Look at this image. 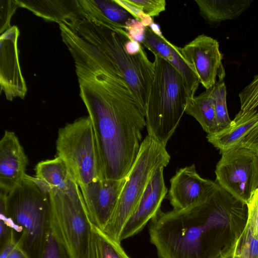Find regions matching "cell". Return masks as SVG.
Segmentation results:
<instances>
[{
  "mask_svg": "<svg viewBox=\"0 0 258 258\" xmlns=\"http://www.w3.org/2000/svg\"><path fill=\"white\" fill-rule=\"evenodd\" d=\"M28 159L14 132L6 131L0 141V190L8 194L23 180Z\"/></svg>",
  "mask_w": 258,
  "mask_h": 258,
  "instance_id": "obj_15",
  "label": "cell"
},
{
  "mask_svg": "<svg viewBox=\"0 0 258 258\" xmlns=\"http://www.w3.org/2000/svg\"><path fill=\"white\" fill-rule=\"evenodd\" d=\"M39 258H71L69 252L51 231L48 233Z\"/></svg>",
  "mask_w": 258,
  "mask_h": 258,
  "instance_id": "obj_28",
  "label": "cell"
},
{
  "mask_svg": "<svg viewBox=\"0 0 258 258\" xmlns=\"http://www.w3.org/2000/svg\"><path fill=\"white\" fill-rule=\"evenodd\" d=\"M125 179H100L81 191L92 223L102 230L113 212Z\"/></svg>",
  "mask_w": 258,
  "mask_h": 258,
  "instance_id": "obj_14",
  "label": "cell"
},
{
  "mask_svg": "<svg viewBox=\"0 0 258 258\" xmlns=\"http://www.w3.org/2000/svg\"><path fill=\"white\" fill-rule=\"evenodd\" d=\"M155 74L145 111L148 135L166 146L185 112L183 79L169 62L154 54Z\"/></svg>",
  "mask_w": 258,
  "mask_h": 258,
  "instance_id": "obj_4",
  "label": "cell"
},
{
  "mask_svg": "<svg viewBox=\"0 0 258 258\" xmlns=\"http://www.w3.org/2000/svg\"><path fill=\"white\" fill-rule=\"evenodd\" d=\"M143 48L140 43L132 39L127 40L125 43V49L126 52L132 55L137 54Z\"/></svg>",
  "mask_w": 258,
  "mask_h": 258,
  "instance_id": "obj_36",
  "label": "cell"
},
{
  "mask_svg": "<svg viewBox=\"0 0 258 258\" xmlns=\"http://www.w3.org/2000/svg\"><path fill=\"white\" fill-rule=\"evenodd\" d=\"M6 206L15 225L14 231L21 234L18 244L29 258H39L51 230L49 195L44 194L31 176L26 174L22 182L8 194Z\"/></svg>",
  "mask_w": 258,
  "mask_h": 258,
  "instance_id": "obj_5",
  "label": "cell"
},
{
  "mask_svg": "<svg viewBox=\"0 0 258 258\" xmlns=\"http://www.w3.org/2000/svg\"><path fill=\"white\" fill-rule=\"evenodd\" d=\"M109 58L119 69L136 97L146 107L154 80L153 62L143 48L137 54L128 53L125 43L131 39L124 29L107 27L82 18L67 26Z\"/></svg>",
  "mask_w": 258,
  "mask_h": 258,
  "instance_id": "obj_3",
  "label": "cell"
},
{
  "mask_svg": "<svg viewBox=\"0 0 258 258\" xmlns=\"http://www.w3.org/2000/svg\"><path fill=\"white\" fill-rule=\"evenodd\" d=\"M163 169V167L159 168L152 174L135 210L122 229L120 241L140 232L160 211L161 203L168 191Z\"/></svg>",
  "mask_w": 258,
  "mask_h": 258,
  "instance_id": "obj_13",
  "label": "cell"
},
{
  "mask_svg": "<svg viewBox=\"0 0 258 258\" xmlns=\"http://www.w3.org/2000/svg\"><path fill=\"white\" fill-rule=\"evenodd\" d=\"M233 245L245 258H258V240L251 235L245 224Z\"/></svg>",
  "mask_w": 258,
  "mask_h": 258,
  "instance_id": "obj_25",
  "label": "cell"
},
{
  "mask_svg": "<svg viewBox=\"0 0 258 258\" xmlns=\"http://www.w3.org/2000/svg\"><path fill=\"white\" fill-rule=\"evenodd\" d=\"M48 195L52 232L71 258H87L92 223L76 181L67 191Z\"/></svg>",
  "mask_w": 258,
  "mask_h": 258,
  "instance_id": "obj_7",
  "label": "cell"
},
{
  "mask_svg": "<svg viewBox=\"0 0 258 258\" xmlns=\"http://www.w3.org/2000/svg\"><path fill=\"white\" fill-rule=\"evenodd\" d=\"M221 154L215 170V182L246 204L258 188L257 154L246 148L236 147Z\"/></svg>",
  "mask_w": 258,
  "mask_h": 258,
  "instance_id": "obj_9",
  "label": "cell"
},
{
  "mask_svg": "<svg viewBox=\"0 0 258 258\" xmlns=\"http://www.w3.org/2000/svg\"><path fill=\"white\" fill-rule=\"evenodd\" d=\"M246 204L247 217L245 226L251 235L258 240V188L254 190Z\"/></svg>",
  "mask_w": 258,
  "mask_h": 258,
  "instance_id": "obj_29",
  "label": "cell"
},
{
  "mask_svg": "<svg viewBox=\"0 0 258 258\" xmlns=\"http://www.w3.org/2000/svg\"><path fill=\"white\" fill-rule=\"evenodd\" d=\"M125 26V30L129 37L132 39L141 43L144 38L146 27L141 22L134 18L129 20Z\"/></svg>",
  "mask_w": 258,
  "mask_h": 258,
  "instance_id": "obj_33",
  "label": "cell"
},
{
  "mask_svg": "<svg viewBox=\"0 0 258 258\" xmlns=\"http://www.w3.org/2000/svg\"><path fill=\"white\" fill-rule=\"evenodd\" d=\"M57 156L66 163L81 191L102 179L100 156L89 116L60 128L56 141Z\"/></svg>",
  "mask_w": 258,
  "mask_h": 258,
  "instance_id": "obj_8",
  "label": "cell"
},
{
  "mask_svg": "<svg viewBox=\"0 0 258 258\" xmlns=\"http://www.w3.org/2000/svg\"><path fill=\"white\" fill-rule=\"evenodd\" d=\"M17 245V240L13 236L5 244L0 247V258H7Z\"/></svg>",
  "mask_w": 258,
  "mask_h": 258,
  "instance_id": "obj_35",
  "label": "cell"
},
{
  "mask_svg": "<svg viewBox=\"0 0 258 258\" xmlns=\"http://www.w3.org/2000/svg\"><path fill=\"white\" fill-rule=\"evenodd\" d=\"M200 13L213 26L222 21L237 18L250 6L251 0H195Z\"/></svg>",
  "mask_w": 258,
  "mask_h": 258,
  "instance_id": "obj_21",
  "label": "cell"
},
{
  "mask_svg": "<svg viewBox=\"0 0 258 258\" xmlns=\"http://www.w3.org/2000/svg\"><path fill=\"white\" fill-rule=\"evenodd\" d=\"M153 54H157L173 67L182 77L187 98L195 96L200 84L196 74L183 58L180 47L173 44L162 35L157 34L149 27H146L144 38L141 42Z\"/></svg>",
  "mask_w": 258,
  "mask_h": 258,
  "instance_id": "obj_16",
  "label": "cell"
},
{
  "mask_svg": "<svg viewBox=\"0 0 258 258\" xmlns=\"http://www.w3.org/2000/svg\"><path fill=\"white\" fill-rule=\"evenodd\" d=\"M80 96L91 121L103 179L126 177L139 154L145 109L118 68L96 55L74 61Z\"/></svg>",
  "mask_w": 258,
  "mask_h": 258,
  "instance_id": "obj_1",
  "label": "cell"
},
{
  "mask_svg": "<svg viewBox=\"0 0 258 258\" xmlns=\"http://www.w3.org/2000/svg\"><path fill=\"white\" fill-rule=\"evenodd\" d=\"M238 147L246 148L256 153L258 151V122Z\"/></svg>",
  "mask_w": 258,
  "mask_h": 258,
  "instance_id": "obj_34",
  "label": "cell"
},
{
  "mask_svg": "<svg viewBox=\"0 0 258 258\" xmlns=\"http://www.w3.org/2000/svg\"><path fill=\"white\" fill-rule=\"evenodd\" d=\"M185 113L194 117L207 135L217 132L212 88L198 96L187 98Z\"/></svg>",
  "mask_w": 258,
  "mask_h": 258,
  "instance_id": "obj_22",
  "label": "cell"
},
{
  "mask_svg": "<svg viewBox=\"0 0 258 258\" xmlns=\"http://www.w3.org/2000/svg\"><path fill=\"white\" fill-rule=\"evenodd\" d=\"M7 258H29L26 252L18 244Z\"/></svg>",
  "mask_w": 258,
  "mask_h": 258,
  "instance_id": "obj_37",
  "label": "cell"
},
{
  "mask_svg": "<svg viewBox=\"0 0 258 258\" xmlns=\"http://www.w3.org/2000/svg\"><path fill=\"white\" fill-rule=\"evenodd\" d=\"M257 122L256 109L244 114L238 112L228 126L214 134L207 135V139L221 154L238 147Z\"/></svg>",
  "mask_w": 258,
  "mask_h": 258,
  "instance_id": "obj_19",
  "label": "cell"
},
{
  "mask_svg": "<svg viewBox=\"0 0 258 258\" xmlns=\"http://www.w3.org/2000/svg\"><path fill=\"white\" fill-rule=\"evenodd\" d=\"M114 1L128 11L134 19L141 22L144 26L149 27L153 23L152 17L143 14L140 10L128 3L126 0Z\"/></svg>",
  "mask_w": 258,
  "mask_h": 258,
  "instance_id": "obj_32",
  "label": "cell"
},
{
  "mask_svg": "<svg viewBox=\"0 0 258 258\" xmlns=\"http://www.w3.org/2000/svg\"><path fill=\"white\" fill-rule=\"evenodd\" d=\"M181 54L206 89L212 88L217 77L225 76L218 42L205 34L198 35L180 48Z\"/></svg>",
  "mask_w": 258,
  "mask_h": 258,
  "instance_id": "obj_10",
  "label": "cell"
},
{
  "mask_svg": "<svg viewBox=\"0 0 258 258\" xmlns=\"http://www.w3.org/2000/svg\"><path fill=\"white\" fill-rule=\"evenodd\" d=\"M168 198L173 210H181L207 199L217 185L202 177L194 164L180 168L170 180Z\"/></svg>",
  "mask_w": 258,
  "mask_h": 258,
  "instance_id": "obj_12",
  "label": "cell"
},
{
  "mask_svg": "<svg viewBox=\"0 0 258 258\" xmlns=\"http://www.w3.org/2000/svg\"><path fill=\"white\" fill-rule=\"evenodd\" d=\"M17 26L11 28L0 35V85L8 100L19 97L24 99L27 91L20 64Z\"/></svg>",
  "mask_w": 258,
  "mask_h": 258,
  "instance_id": "obj_11",
  "label": "cell"
},
{
  "mask_svg": "<svg viewBox=\"0 0 258 258\" xmlns=\"http://www.w3.org/2000/svg\"><path fill=\"white\" fill-rule=\"evenodd\" d=\"M170 156L166 146L147 135L138 156L126 177L113 212L103 231L120 243L122 229L135 210L153 173L165 167Z\"/></svg>",
  "mask_w": 258,
  "mask_h": 258,
  "instance_id": "obj_6",
  "label": "cell"
},
{
  "mask_svg": "<svg viewBox=\"0 0 258 258\" xmlns=\"http://www.w3.org/2000/svg\"><path fill=\"white\" fill-rule=\"evenodd\" d=\"M8 194L0 190V247L14 236L15 225L7 210Z\"/></svg>",
  "mask_w": 258,
  "mask_h": 258,
  "instance_id": "obj_27",
  "label": "cell"
},
{
  "mask_svg": "<svg viewBox=\"0 0 258 258\" xmlns=\"http://www.w3.org/2000/svg\"><path fill=\"white\" fill-rule=\"evenodd\" d=\"M84 18L108 27L125 30L133 16L114 0H78Z\"/></svg>",
  "mask_w": 258,
  "mask_h": 258,
  "instance_id": "obj_20",
  "label": "cell"
},
{
  "mask_svg": "<svg viewBox=\"0 0 258 258\" xmlns=\"http://www.w3.org/2000/svg\"><path fill=\"white\" fill-rule=\"evenodd\" d=\"M246 204L217 184L208 197L181 210L160 211L149 226L159 258H220L224 225L245 223Z\"/></svg>",
  "mask_w": 258,
  "mask_h": 258,
  "instance_id": "obj_2",
  "label": "cell"
},
{
  "mask_svg": "<svg viewBox=\"0 0 258 258\" xmlns=\"http://www.w3.org/2000/svg\"><path fill=\"white\" fill-rule=\"evenodd\" d=\"M256 154H257V157H258V151L256 152Z\"/></svg>",
  "mask_w": 258,
  "mask_h": 258,
  "instance_id": "obj_39",
  "label": "cell"
},
{
  "mask_svg": "<svg viewBox=\"0 0 258 258\" xmlns=\"http://www.w3.org/2000/svg\"><path fill=\"white\" fill-rule=\"evenodd\" d=\"M241 114L256 109L258 106V75L239 93Z\"/></svg>",
  "mask_w": 258,
  "mask_h": 258,
  "instance_id": "obj_26",
  "label": "cell"
},
{
  "mask_svg": "<svg viewBox=\"0 0 258 258\" xmlns=\"http://www.w3.org/2000/svg\"><path fill=\"white\" fill-rule=\"evenodd\" d=\"M128 3L150 17H157L165 10V0H126Z\"/></svg>",
  "mask_w": 258,
  "mask_h": 258,
  "instance_id": "obj_30",
  "label": "cell"
},
{
  "mask_svg": "<svg viewBox=\"0 0 258 258\" xmlns=\"http://www.w3.org/2000/svg\"><path fill=\"white\" fill-rule=\"evenodd\" d=\"M87 258H130L119 243L92 223Z\"/></svg>",
  "mask_w": 258,
  "mask_h": 258,
  "instance_id": "obj_23",
  "label": "cell"
},
{
  "mask_svg": "<svg viewBox=\"0 0 258 258\" xmlns=\"http://www.w3.org/2000/svg\"><path fill=\"white\" fill-rule=\"evenodd\" d=\"M33 181L45 194L54 191L66 192L76 181L65 162L57 156L38 162L35 167Z\"/></svg>",
  "mask_w": 258,
  "mask_h": 258,
  "instance_id": "obj_18",
  "label": "cell"
},
{
  "mask_svg": "<svg viewBox=\"0 0 258 258\" xmlns=\"http://www.w3.org/2000/svg\"><path fill=\"white\" fill-rule=\"evenodd\" d=\"M233 244V243L228 250L222 254L220 258H245L234 247Z\"/></svg>",
  "mask_w": 258,
  "mask_h": 258,
  "instance_id": "obj_38",
  "label": "cell"
},
{
  "mask_svg": "<svg viewBox=\"0 0 258 258\" xmlns=\"http://www.w3.org/2000/svg\"><path fill=\"white\" fill-rule=\"evenodd\" d=\"M19 8L16 0L0 1V33L9 29L12 26L10 21L13 14Z\"/></svg>",
  "mask_w": 258,
  "mask_h": 258,
  "instance_id": "obj_31",
  "label": "cell"
},
{
  "mask_svg": "<svg viewBox=\"0 0 258 258\" xmlns=\"http://www.w3.org/2000/svg\"><path fill=\"white\" fill-rule=\"evenodd\" d=\"M216 113L217 132L228 126L231 122L227 107L226 89L223 80L218 79L212 87Z\"/></svg>",
  "mask_w": 258,
  "mask_h": 258,
  "instance_id": "obj_24",
  "label": "cell"
},
{
  "mask_svg": "<svg viewBox=\"0 0 258 258\" xmlns=\"http://www.w3.org/2000/svg\"><path fill=\"white\" fill-rule=\"evenodd\" d=\"M19 7L42 19L69 25L84 18L78 0H16Z\"/></svg>",
  "mask_w": 258,
  "mask_h": 258,
  "instance_id": "obj_17",
  "label": "cell"
}]
</instances>
